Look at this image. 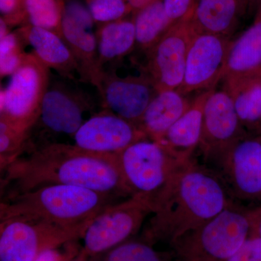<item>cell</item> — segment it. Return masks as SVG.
<instances>
[{
    "label": "cell",
    "instance_id": "cell-1",
    "mask_svg": "<svg viewBox=\"0 0 261 261\" xmlns=\"http://www.w3.org/2000/svg\"><path fill=\"white\" fill-rule=\"evenodd\" d=\"M2 171L7 196L51 185H74L120 197H130L116 154L88 152L68 144L51 143L25 150Z\"/></svg>",
    "mask_w": 261,
    "mask_h": 261
},
{
    "label": "cell",
    "instance_id": "cell-2",
    "mask_svg": "<svg viewBox=\"0 0 261 261\" xmlns=\"http://www.w3.org/2000/svg\"><path fill=\"white\" fill-rule=\"evenodd\" d=\"M233 202L221 176L192 159L178 167L154 201L146 240L172 244Z\"/></svg>",
    "mask_w": 261,
    "mask_h": 261
},
{
    "label": "cell",
    "instance_id": "cell-3",
    "mask_svg": "<svg viewBox=\"0 0 261 261\" xmlns=\"http://www.w3.org/2000/svg\"><path fill=\"white\" fill-rule=\"evenodd\" d=\"M118 197L74 185H51L8 195L0 205V220L25 217L62 226L92 221Z\"/></svg>",
    "mask_w": 261,
    "mask_h": 261
},
{
    "label": "cell",
    "instance_id": "cell-4",
    "mask_svg": "<svg viewBox=\"0 0 261 261\" xmlns=\"http://www.w3.org/2000/svg\"><path fill=\"white\" fill-rule=\"evenodd\" d=\"M249 209L233 202L172 243L179 261H227L250 237Z\"/></svg>",
    "mask_w": 261,
    "mask_h": 261
},
{
    "label": "cell",
    "instance_id": "cell-5",
    "mask_svg": "<svg viewBox=\"0 0 261 261\" xmlns=\"http://www.w3.org/2000/svg\"><path fill=\"white\" fill-rule=\"evenodd\" d=\"M122 177L130 196H139L153 203L180 166L157 140L146 137L116 154Z\"/></svg>",
    "mask_w": 261,
    "mask_h": 261
},
{
    "label": "cell",
    "instance_id": "cell-6",
    "mask_svg": "<svg viewBox=\"0 0 261 261\" xmlns=\"http://www.w3.org/2000/svg\"><path fill=\"white\" fill-rule=\"evenodd\" d=\"M91 221L62 226L19 216L0 220V261H34L47 249L83 238Z\"/></svg>",
    "mask_w": 261,
    "mask_h": 261
},
{
    "label": "cell",
    "instance_id": "cell-7",
    "mask_svg": "<svg viewBox=\"0 0 261 261\" xmlns=\"http://www.w3.org/2000/svg\"><path fill=\"white\" fill-rule=\"evenodd\" d=\"M49 70L32 53H25L7 87L1 89L0 119L29 132L50 82Z\"/></svg>",
    "mask_w": 261,
    "mask_h": 261
},
{
    "label": "cell",
    "instance_id": "cell-8",
    "mask_svg": "<svg viewBox=\"0 0 261 261\" xmlns=\"http://www.w3.org/2000/svg\"><path fill=\"white\" fill-rule=\"evenodd\" d=\"M152 212V203L139 196H130L108 205L87 226L82 238V253L94 258L125 243L140 230Z\"/></svg>",
    "mask_w": 261,
    "mask_h": 261
},
{
    "label": "cell",
    "instance_id": "cell-9",
    "mask_svg": "<svg viewBox=\"0 0 261 261\" xmlns=\"http://www.w3.org/2000/svg\"><path fill=\"white\" fill-rule=\"evenodd\" d=\"M195 35L190 20L173 25L152 49L145 53L142 69L158 92L178 90L185 77L187 53Z\"/></svg>",
    "mask_w": 261,
    "mask_h": 261
},
{
    "label": "cell",
    "instance_id": "cell-10",
    "mask_svg": "<svg viewBox=\"0 0 261 261\" xmlns=\"http://www.w3.org/2000/svg\"><path fill=\"white\" fill-rule=\"evenodd\" d=\"M248 135L224 89L211 91L206 100L200 149L204 159L219 166L238 140Z\"/></svg>",
    "mask_w": 261,
    "mask_h": 261
},
{
    "label": "cell",
    "instance_id": "cell-11",
    "mask_svg": "<svg viewBox=\"0 0 261 261\" xmlns=\"http://www.w3.org/2000/svg\"><path fill=\"white\" fill-rule=\"evenodd\" d=\"M217 167L233 199L261 203V135L240 139Z\"/></svg>",
    "mask_w": 261,
    "mask_h": 261
},
{
    "label": "cell",
    "instance_id": "cell-12",
    "mask_svg": "<svg viewBox=\"0 0 261 261\" xmlns=\"http://www.w3.org/2000/svg\"><path fill=\"white\" fill-rule=\"evenodd\" d=\"M232 41L210 34H195L187 53L180 93L212 90L222 80Z\"/></svg>",
    "mask_w": 261,
    "mask_h": 261
},
{
    "label": "cell",
    "instance_id": "cell-13",
    "mask_svg": "<svg viewBox=\"0 0 261 261\" xmlns=\"http://www.w3.org/2000/svg\"><path fill=\"white\" fill-rule=\"evenodd\" d=\"M95 87L102 98L104 109L136 126L159 92L142 69L139 75L123 77L117 75L113 69H105Z\"/></svg>",
    "mask_w": 261,
    "mask_h": 261
},
{
    "label": "cell",
    "instance_id": "cell-14",
    "mask_svg": "<svg viewBox=\"0 0 261 261\" xmlns=\"http://www.w3.org/2000/svg\"><path fill=\"white\" fill-rule=\"evenodd\" d=\"M92 107V99L83 91L61 80H50L33 126L39 125L50 135L73 137L85 121L84 113Z\"/></svg>",
    "mask_w": 261,
    "mask_h": 261
},
{
    "label": "cell",
    "instance_id": "cell-15",
    "mask_svg": "<svg viewBox=\"0 0 261 261\" xmlns=\"http://www.w3.org/2000/svg\"><path fill=\"white\" fill-rule=\"evenodd\" d=\"M94 22L89 8L80 2L72 0L63 8L60 34L74 56L80 80L95 87L102 71L98 65Z\"/></svg>",
    "mask_w": 261,
    "mask_h": 261
},
{
    "label": "cell",
    "instance_id": "cell-16",
    "mask_svg": "<svg viewBox=\"0 0 261 261\" xmlns=\"http://www.w3.org/2000/svg\"><path fill=\"white\" fill-rule=\"evenodd\" d=\"M146 137L138 126L104 109L85 120L73 136V145L94 153L117 154Z\"/></svg>",
    "mask_w": 261,
    "mask_h": 261
},
{
    "label": "cell",
    "instance_id": "cell-17",
    "mask_svg": "<svg viewBox=\"0 0 261 261\" xmlns=\"http://www.w3.org/2000/svg\"><path fill=\"white\" fill-rule=\"evenodd\" d=\"M212 90L202 92L192 99L186 113L159 141L180 162L192 161V154L195 149L200 147L203 126L204 108Z\"/></svg>",
    "mask_w": 261,
    "mask_h": 261
},
{
    "label": "cell",
    "instance_id": "cell-18",
    "mask_svg": "<svg viewBox=\"0 0 261 261\" xmlns=\"http://www.w3.org/2000/svg\"><path fill=\"white\" fill-rule=\"evenodd\" d=\"M20 35L32 53L49 70H56L62 78L75 80L78 65L68 44L58 32L29 25Z\"/></svg>",
    "mask_w": 261,
    "mask_h": 261
},
{
    "label": "cell",
    "instance_id": "cell-19",
    "mask_svg": "<svg viewBox=\"0 0 261 261\" xmlns=\"http://www.w3.org/2000/svg\"><path fill=\"white\" fill-rule=\"evenodd\" d=\"M221 81L243 128L261 135V67Z\"/></svg>",
    "mask_w": 261,
    "mask_h": 261
},
{
    "label": "cell",
    "instance_id": "cell-20",
    "mask_svg": "<svg viewBox=\"0 0 261 261\" xmlns=\"http://www.w3.org/2000/svg\"><path fill=\"white\" fill-rule=\"evenodd\" d=\"M247 0H196L190 22L195 34L229 38L245 12Z\"/></svg>",
    "mask_w": 261,
    "mask_h": 261
},
{
    "label": "cell",
    "instance_id": "cell-21",
    "mask_svg": "<svg viewBox=\"0 0 261 261\" xmlns=\"http://www.w3.org/2000/svg\"><path fill=\"white\" fill-rule=\"evenodd\" d=\"M190 104L178 90L161 91L149 102L137 126L148 138L160 141Z\"/></svg>",
    "mask_w": 261,
    "mask_h": 261
},
{
    "label": "cell",
    "instance_id": "cell-22",
    "mask_svg": "<svg viewBox=\"0 0 261 261\" xmlns=\"http://www.w3.org/2000/svg\"><path fill=\"white\" fill-rule=\"evenodd\" d=\"M97 59L99 69L119 61L136 46L134 20H118L105 23L97 33Z\"/></svg>",
    "mask_w": 261,
    "mask_h": 261
},
{
    "label": "cell",
    "instance_id": "cell-23",
    "mask_svg": "<svg viewBox=\"0 0 261 261\" xmlns=\"http://www.w3.org/2000/svg\"><path fill=\"white\" fill-rule=\"evenodd\" d=\"M260 67L261 4L257 6L252 25L236 40L232 41L222 79L247 73Z\"/></svg>",
    "mask_w": 261,
    "mask_h": 261
},
{
    "label": "cell",
    "instance_id": "cell-24",
    "mask_svg": "<svg viewBox=\"0 0 261 261\" xmlns=\"http://www.w3.org/2000/svg\"><path fill=\"white\" fill-rule=\"evenodd\" d=\"M135 48L147 53L173 27L170 22L163 0H154L138 10L134 19Z\"/></svg>",
    "mask_w": 261,
    "mask_h": 261
},
{
    "label": "cell",
    "instance_id": "cell-25",
    "mask_svg": "<svg viewBox=\"0 0 261 261\" xmlns=\"http://www.w3.org/2000/svg\"><path fill=\"white\" fill-rule=\"evenodd\" d=\"M30 25L60 34L63 11L57 0H24Z\"/></svg>",
    "mask_w": 261,
    "mask_h": 261
},
{
    "label": "cell",
    "instance_id": "cell-26",
    "mask_svg": "<svg viewBox=\"0 0 261 261\" xmlns=\"http://www.w3.org/2000/svg\"><path fill=\"white\" fill-rule=\"evenodd\" d=\"M29 132L0 119V168L2 171L23 154Z\"/></svg>",
    "mask_w": 261,
    "mask_h": 261
},
{
    "label": "cell",
    "instance_id": "cell-27",
    "mask_svg": "<svg viewBox=\"0 0 261 261\" xmlns=\"http://www.w3.org/2000/svg\"><path fill=\"white\" fill-rule=\"evenodd\" d=\"M95 261H165L162 254L156 251L149 243L126 241L113 247Z\"/></svg>",
    "mask_w": 261,
    "mask_h": 261
},
{
    "label": "cell",
    "instance_id": "cell-28",
    "mask_svg": "<svg viewBox=\"0 0 261 261\" xmlns=\"http://www.w3.org/2000/svg\"><path fill=\"white\" fill-rule=\"evenodd\" d=\"M24 42L20 34L10 32L0 39V75L1 79L10 76L18 68L25 53Z\"/></svg>",
    "mask_w": 261,
    "mask_h": 261
},
{
    "label": "cell",
    "instance_id": "cell-29",
    "mask_svg": "<svg viewBox=\"0 0 261 261\" xmlns=\"http://www.w3.org/2000/svg\"><path fill=\"white\" fill-rule=\"evenodd\" d=\"M128 8L126 0H90L88 6L94 22L104 24L121 20Z\"/></svg>",
    "mask_w": 261,
    "mask_h": 261
},
{
    "label": "cell",
    "instance_id": "cell-30",
    "mask_svg": "<svg viewBox=\"0 0 261 261\" xmlns=\"http://www.w3.org/2000/svg\"><path fill=\"white\" fill-rule=\"evenodd\" d=\"M82 249L78 240H74L44 250L34 261H70L80 253Z\"/></svg>",
    "mask_w": 261,
    "mask_h": 261
},
{
    "label": "cell",
    "instance_id": "cell-31",
    "mask_svg": "<svg viewBox=\"0 0 261 261\" xmlns=\"http://www.w3.org/2000/svg\"><path fill=\"white\" fill-rule=\"evenodd\" d=\"M196 0H163L170 22L172 25L190 20Z\"/></svg>",
    "mask_w": 261,
    "mask_h": 261
},
{
    "label": "cell",
    "instance_id": "cell-32",
    "mask_svg": "<svg viewBox=\"0 0 261 261\" xmlns=\"http://www.w3.org/2000/svg\"><path fill=\"white\" fill-rule=\"evenodd\" d=\"M227 261H261L260 237H249Z\"/></svg>",
    "mask_w": 261,
    "mask_h": 261
},
{
    "label": "cell",
    "instance_id": "cell-33",
    "mask_svg": "<svg viewBox=\"0 0 261 261\" xmlns=\"http://www.w3.org/2000/svg\"><path fill=\"white\" fill-rule=\"evenodd\" d=\"M250 223V236H258L261 238V205L248 210Z\"/></svg>",
    "mask_w": 261,
    "mask_h": 261
},
{
    "label": "cell",
    "instance_id": "cell-34",
    "mask_svg": "<svg viewBox=\"0 0 261 261\" xmlns=\"http://www.w3.org/2000/svg\"><path fill=\"white\" fill-rule=\"evenodd\" d=\"M18 5V0H0V11L2 14L9 15L14 13Z\"/></svg>",
    "mask_w": 261,
    "mask_h": 261
},
{
    "label": "cell",
    "instance_id": "cell-35",
    "mask_svg": "<svg viewBox=\"0 0 261 261\" xmlns=\"http://www.w3.org/2000/svg\"><path fill=\"white\" fill-rule=\"evenodd\" d=\"M130 8L135 10H140L146 5L150 4L154 0H126Z\"/></svg>",
    "mask_w": 261,
    "mask_h": 261
},
{
    "label": "cell",
    "instance_id": "cell-36",
    "mask_svg": "<svg viewBox=\"0 0 261 261\" xmlns=\"http://www.w3.org/2000/svg\"><path fill=\"white\" fill-rule=\"evenodd\" d=\"M9 29H8V23L3 18L0 20V39L5 37L9 34Z\"/></svg>",
    "mask_w": 261,
    "mask_h": 261
},
{
    "label": "cell",
    "instance_id": "cell-37",
    "mask_svg": "<svg viewBox=\"0 0 261 261\" xmlns=\"http://www.w3.org/2000/svg\"><path fill=\"white\" fill-rule=\"evenodd\" d=\"M70 261H95V259L86 256V255L82 253V250H81L80 253L75 258Z\"/></svg>",
    "mask_w": 261,
    "mask_h": 261
},
{
    "label": "cell",
    "instance_id": "cell-38",
    "mask_svg": "<svg viewBox=\"0 0 261 261\" xmlns=\"http://www.w3.org/2000/svg\"><path fill=\"white\" fill-rule=\"evenodd\" d=\"M247 1L250 2V3H253V4H257V6L261 4V0H247Z\"/></svg>",
    "mask_w": 261,
    "mask_h": 261
}]
</instances>
